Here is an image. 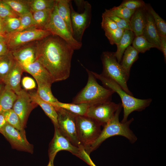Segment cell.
Returning a JSON list of instances; mask_svg holds the SVG:
<instances>
[{
    "label": "cell",
    "instance_id": "obj_1",
    "mask_svg": "<svg viewBox=\"0 0 166 166\" xmlns=\"http://www.w3.org/2000/svg\"><path fill=\"white\" fill-rule=\"evenodd\" d=\"M37 61L53 77L54 82L65 80L70 75L74 49L59 37L51 35L39 41Z\"/></svg>",
    "mask_w": 166,
    "mask_h": 166
},
{
    "label": "cell",
    "instance_id": "obj_2",
    "mask_svg": "<svg viewBox=\"0 0 166 166\" xmlns=\"http://www.w3.org/2000/svg\"><path fill=\"white\" fill-rule=\"evenodd\" d=\"M122 108L121 103H119L118 108L114 116L103 127L101 133L95 141L85 151L89 154L96 149L107 139L116 136H124L132 143L137 140V138L130 128V125L133 121L132 118L125 122H120L119 116Z\"/></svg>",
    "mask_w": 166,
    "mask_h": 166
},
{
    "label": "cell",
    "instance_id": "obj_3",
    "mask_svg": "<svg viewBox=\"0 0 166 166\" xmlns=\"http://www.w3.org/2000/svg\"><path fill=\"white\" fill-rule=\"evenodd\" d=\"M92 73L95 77L100 80L106 88L117 93L120 96L123 108V118L121 121L122 122L127 121L129 115L132 112L135 111H140L145 109L150 105L152 101L151 98L142 99L135 98L126 93L112 80L103 76L101 74L93 71Z\"/></svg>",
    "mask_w": 166,
    "mask_h": 166
},
{
    "label": "cell",
    "instance_id": "obj_4",
    "mask_svg": "<svg viewBox=\"0 0 166 166\" xmlns=\"http://www.w3.org/2000/svg\"><path fill=\"white\" fill-rule=\"evenodd\" d=\"M88 74L85 87L73 98V104L90 103L93 105L111 101L113 91L103 87L97 82L92 71L86 69Z\"/></svg>",
    "mask_w": 166,
    "mask_h": 166
},
{
    "label": "cell",
    "instance_id": "obj_5",
    "mask_svg": "<svg viewBox=\"0 0 166 166\" xmlns=\"http://www.w3.org/2000/svg\"><path fill=\"white\" fill-rule=\"evenodd\" d=\"M114 53L109 51L102 53L101 59L103 65V70L101 74L115 81L126 93L133 96L127 84L130 75L118 62Z\"/></svg>",
    "mask_w": 166,
    "mask_h": 166
},
{
    "label": "cell",
    "instance_id": "obj_6",
    "mask_svg": "<svg viewBox=\"0 0 166 166\" xmlns=\"http://www.w3.org/2000/svg\"><path fill=\"white\" fill-rule=\"evenodd\" d=\"M101 126L93 119L86 116H77L78 138L85 150L97 138L101 131Z\"/></svg>",
    "mask_w": 166,
    "mask_h": 166
},
{
    "label": "cell",
    "instance_id": "obj_7",
    "mask_svg": "<svg viewBox=\"0 0 166 166\" xmlns=\"http://www.w3.org/2000/svg\"><path fill=\"white\" fill-rule=\"evenodd\" d=\"M43 29L49 31L52 35L57 36L66 42L73 49L77 50L82 46L81 42L77 41L69 30L64 21L58 15L55 3L50 18Z\"/></svg>",
    "mask_w": 166,
    "mask_h": 166
},
{
    "label": "cell",
    "instance_id": "obj_8",
    "mask_svg": "<svg viewBox=\"0 0 166 166\" xmlns=\"http://www.w3.org/2000/svg\"><path fill=\"white\" fill-rule=\"evenodd\" d=\"M57 114V127L61 133L74 146H81L77 126V115L64 109L54 107Z\"/></svg>",
    "mask_w": 166,
    "mask_h": 166
},
{
    "label": "cell",
    "instance_id": "obj_9",
    "mask_svg": "<svg viewBox=\"0 0 166 166\" xmlns=\"http://www.w3.org/2000/svg\"><path fill=\"white\" fill-rule=\"evenodd\" d=\"M52 35L48 31L33 26L17 32L6 34V42L10 51L28 43L41 40Z\"/></svg>",
    "mask_w": 166,
    "mask_h": 166
},
{
    "label": "cell",
    "instance_id": "obj_10",
    "mask_svg": "<svg viewBox=\"0 0 166 166\" xmlns=\"http://www.w3.org/2000/svg\"><path fill=\"white\" fill-rule=\"evenodd\" d=\"M84 11L81 13L75 11L71 2L70 3L71 19L73 35L77 41L81 42L85 30L89 26L91 17V6L87 1H84Z\"/></svg>",
    "mask_w": 166,
    "mask_h": 166
},
{
    "label": "cell",
    "instance_id": "obj_11",
    "mask_svg": "<svg viewBox=\"0 0 166 166\" xmlns=\"http://www.w3.org/2000/svg\"><path fill=\"white\" fill-rule=\"evenodd\" d=\"M119 106V103L111 101L95 104L89 108L85 116L103 126L113 117Z\"/></svg>",
    "mask_w": 166,
    "mask_h": 166
},
{
    "label": "cell",
    "instance_id": "obj_12",
    "mask_svg": "<svg viewBox=\"0 0 166 166\" xmlns=\"http://www.w3.org/2000/svg\"><path fill=\"white\" fill-rule=\"evenodd\" d=\"M39 41L28 43L10 51L14 60L22 67L37 60Z\"/></svg>",
    "mask_w": 166,
    "mask_h": 166
},
{
    "label": "cell",
    "instance_id": "obj_13",
    "mask_svg": "<svg viewBox=\"0 0 166 166\" xmlns=\"http://www.w3.org/2000/svg\"><path fill=\"white\" fill-rule=\"evenodd\" d=\"M2 134L14 148L32 153L33 146L27 141L26 137L7 123L0 130Z\"/></svg>",
    "mask_w": 166,
    "mask_h": 166
},
{
    "label": "cell",
    "instance_id": "obj_14",
    "mask_svg": "<svg viewBox=\"0 0 166 166\" xmlns=\"http://www.w3.org/2000/svg\"><path fill=\"white\" fill-rule=\"evenodd\" d=\"M53 137L49 145L48 154L49 160H53L57 153L60 151L69 152L77 156L80 148L73 145L70 141L60 132L57 127H54Z\"/></svg>",
    "mask_w": 166,
    "mask_h": 166
},
{
    "label": "cell",
    "instance_id": "obj_15",
    "mask_svg": "<svg viewBox=\"0 0 166 166\" xmlns=\"http://www.w3.org/2000/svg\"><path fill=\"white\" fill-rule=\"evenodd\" d=\"M17 95L12 109L18 116L24 128L29 114L37 104L32 101L29 93L25 90L22 89Z\"/></svg>",
    "mask_w": 166,
    "mask_h": 166
},
{
    "label": "cell",
    "instance_id": "obj_16",
    "mask_svg": "<svg viewBox=\"0 0 166 166\" xmlns=\"http://www.w3.org/2000/svg\"><path fill=\"white\" fill-rule=\"evenodd\" d=\"M25 71L32 75L36 80L38 86L51 87L54 82L53 79L45 68L38 61L23 67Z\"/></svg>",
    "mask_w": 166,
    "mask_h": 166
},
{
    "label": "cell",
    "instance_id": "obj_17",
    "mask_svg": "<svg viewBox=\"0 0 166 166\" xmlns=\"http://www.w3.org/2000/svg\"><path fill=\"white\" fill-rule=\"evenodd\" d=\"M23 71L22 66L15 61L3 83L5 87L13 91L16 94L22 89L20 82Z\"/></svg>",
    "mask_w": 166,
    "mask_h": 166
},
{
    "label": "cell",
    "instance_id": "obj_18",
    "mask_svg": "<svg viewBox=\"0 0 166 166\" xmlns=\"http://www.w3.org/2000/svg\"><path fill=\"white\" fill-rule=\"evenodd\" d=\"M146 10L145 24L142 35L159 49L160 36L152 15Z\"/></svg>",
    "mask_w": 166,
    "mask_h": 166
},
{
    "label": "cell",
    "instance_id": "obj_19",
    "mask_svg": "<svg viewBox=\"0 0 166 166\" xmlns=\"http://www.w3.org/2000/svg\"><path fill=\"white\" fill-rule=\"evenodd\" d=\"M145 6L136 9L130 19L129 23L135 36L142 35L146 21Z\"/></svg>",
    "mask_w": 166,
    "mask_h": 166
},
{
    "label": "cell",
    "instance_id": "obj_20",
    "mask_svg": "<svg viewBox=\"0 0 166 166\" xmlns=\"http://www.w3.org/2000/svg\"><path fill=\"white\" fill-rule=\"evenodd\" d=\"M32 101L39 105L46 115L52 121L54 126L57 127V114L55 107L51 104L42 99L36 92L29 93Z\"/></svg>",
    "mask_w": 166,
    "mask_h": 166
},
{
    "label": "cell",
    "instance_id": "obj_21",
    "mask_svg": "<svg viewBox=\"0 0 166 166\" xmlns=\"http://www.w3.org/2000/svg\"><path fill=\"white\" fill-rule=\"evenodd\" d=\"M71 2L69 0H56V4L58 15L65 22L69 30L73 35L70 8Z\"/></svg>",
    "mask_w": 166,
    "mask_h": 166
},
{
    "label": "cell",
    "instance_id": "obj_22",
    "mask_svg": "<svg viewBox=\"0 0 166 166\" xmlns=\"http://www.w3.org/2000/svg\"><path fill=\"white\" fill-rule=\"evenodd\" d=\"M135 37V34L132 31L124 30L122 38L116 44L117 50L114 53L118 63H120L125 50L130 45Z\"/></svg>",
    "mask_w": 166,
    "mask_h": 166
},
{
    "label": "cell",
    "instance_id": "obj_23",
    "mask_svg": "<svg viewBox=\"0 0 166 166\" xmlns=\"http://www.w3.org/2000/svg\"><path fill=\"white\" fill-rule=\"evenodd\" d=\"M17 97L14 92L4 86L0 93V114L12 109Z\"/></svg>",
    "mask_w": 166,
    "mask_h": 166
},
{
    "label": "cell",
    "instance_id": "obj_24",
    "mask_svg": "<svg viewBox=\"0 0 166 166\" xmlns=\"http://www.w3.org/2000/svg\"><path fill=\"white\" fill-rule=\"evenodd\" d=\"M54 107L66 109L77 116H85L89 108L94 105L90 103L73 104L64 103L58 101L50 103Z\"/></svg>",
    "mask_w": 166,
    "mask_h": 166
},
{
    "label": "cell",
    "instance_id": "obj_25",
    "mask_svg": "<svg viewBox=\"0 0 166 166\" xmlns=\"http://www.w3.org/2000/svg\"><path fill=\"white\" fill-rule=\"evenodd\" d=\"M139 53L131 45L126 49L124 53L120 64L129 75L131 66L138 58Z\"/></svg>",
    "mask_w": 166,
    "mask_h": 166
},
{
    "label": "cell",
    "instance_id": "obj_26",
    "mask_svg": "<svg viewBox=\"0 0 166 166\" xmlns=\"http://www.w3.org/2000/svg\"><path fill=\"white\" fill-rule=\"evenodd\" d=\"M15 60L10 52L0 57V83L4 82Z\"/></svg>",
    "mask_w": 166,
    "mask_h": 166
},
{
    "label": "cell",
    "instance_id": "obj_27",
    "mask_svg": "<svg viewBox=\"0 0 166 166\" xmlns=\"http://www.w3.org/2000/svg\"><path fill=\"white\" fill-rule=\"evenodd\" d=\"M53 9L38 11L32 13L35 27L43 29L50 18Z\"/></svg>",
    "mask_w": 166,
    "mask_h": 166
},
{
    "label": "cell",
    "instance_id": "obj_28",
    "mask_svg": "<svg viewBox=\"0 0 166 166\" xmlns=\"http://www.w3.org/2000/svg\"><path fill=\"white\" fill-rule=\"evenodd\" d=\"M136 10H131L120 5L109 9H105L104 14L115 16L123 19L129 22L130 19Z\"/></svg>",
    "mask_w": 166,
    "mask_h": 166
},
{
    "label": "cell",
    "instance_id": "obj_29",
    "mask_svg": "<svg viewBox=\"0 0 166 166\" xmlns=\"http://www.w3.org/2000/svg\"><path fill=\"white\" fill-rule=\"evenodd\" d=\"M19 16L30 12L28 0H3Z\"/></svg>",
    "mask_w": 166,
    "mask_h": 166
},
{
    "label": "cell",
    "instance_id": "obj_30",
    "mask_svg": "<svg viewBox=\"0 0 166 166\" xmlns=\"http://www.w3.org/2000/svg\"><path fill=\"white\" fill-rule=\"evenodd\" d=\"M2 114L4 117L7 123L26 136L24 128L22 126L19 117L12 109L5 111Z\"/></svg>",
    "mask_w": 166,
    "mask_h": 166
},
{
    "label": "cell",
    "instance_id": "obj_31",
    "mask_svg": "<svg viewBox=\"0 0 166 166\" xmlns=\"http://www.w3.org/2000/svg\"><path fill=\"white\" fill-rule=\"evenodd\" d=\"M147 10L152 15L160 37H166V22L150 6H146Z\"/></svg>",
    "mask_w": 166,
    "mask_h": 166
},
{
    "label": "cell",
    "instance_id": "obj_32",
    "mask_svg": "<svg viewBox=\"0 0 166 166\" xmlns=\"http://www.w3.org/2000/svg\"><path fill=\"white\" fill-rule=\"evenodd\" d=\"M30 12H34L48 9H53L54 6V0H28Z\"/></svg>",
    "mask_w": 166,
    "mask_h": 166
},
{
    "label": "cell",
    "instance_id": "obj_33",
    "mask_svg": "<svg viewBox=\"0 0 166 166\" xmlns=\"http://www.w3.org/2000/svg\"><path fill=\"white\" fill-rule=\"evenodd\" d=\"M132 46L139 53H144L156 47L150 43L142 35L135 36L132 42Z\"/></svg>",
    "mask_w": 166,
    "mask_h": 166
},
{
    "label": "cell",
    "instance_id": "obj_34",
    "mask_svg": "<svg viewBox=\"0 0 166 166\" xmlns=\"http://www.w3.org/2000/svg\"><path fill=\"white\" fill-rule=\"evenodd\" d=\"M51 87L38 86L36 93L39 97L43 101L49 103L56 102L58 100L53 95Z\"/></svg>",
    "mask_w": 166,
    "mask_h": 166
},
{
    "label": "cell",
    "instance_id": "obj_35",
    "mask_svg": "<svg viewBox=\"0 0 166 166\" xmlns=\"http://www.w3.org/2000/svg\"><path fill=\"white\" fill-rule=\"evenodd\" d=\"M124 30L117 28L115 30H105V35L112 45L117 44L124 34Z\"/></svg>",
    "mask_w": 166,
    "mask_h": 166
},
{
    "label": "cell",
    "instance_id": "obj_36",
    "mask_svg": "<svg viewBox=\"0 0 166 166\" xmlns=\"http://www.w3.org/2000/svg\"><path fill=\"white\" fill-rule=\"evenodd\" d=\"M19 18L20 20V26L13 33L19 32L32 27H35L31 12L20 16Z\"/></svg>",
    "mask_w": 166,
    "mask_h": 166
},
{
    "label": "cell",
    "instance_id": "obj_37",
    "mask_svg": "<svg viewBox=\"0 0 166 166\" xmlns=\"http://www.w3.org/2000/svg\"><path fill=\"white\" fill-rule=\"evenodd\" d=\"M3 20L6 34L14 32L20 26L19 18L10 17Z\"/></svg>",
    "mask_w": 166,
    "mask_h": 166
},
{
    "label": "cell",
    "instance_id": "obj_38",
    "mask_svg": "<svg viewBox=\"0 0 166 166\" xmlns=\"http://www.w3.org/2000/svg\"><path fill=\"white\" fill-rule=\"evenodd\" d=\"M19 16L3 0H0V17L2 20L10 17Z\"/></svg>",
    "mask_w": 166,
    "mask_h": 166
},
{
    "label": "cell",
    "instance_id": "obj_39",
    "mask_svg": "<svg viewBox=\"0 0 166 166\" xmlns=\"http://www.w3.org/2000/svg\"><path fill=\"white\" fill-rule=\"evenodd\" d=\"M120 5L131 10H136L146 5L144 2L141 0H124Z\"/></svg>",
    "mask_w": 166,
    "mask_h": 166
},
{
    "label": "cell",
    "instance_id": "obj_40",
    "mask_svg": "<svg viewBox=\"0 0 166 166\" xmlns=\"http://www.w3.org/2000/svg\"><path fill=\"white\" fill-rule=\"evenodd\" d=\"M102 17L101 25L104 30H115L118 28L115 22L108 16L103 13Z\"/></svg>",
    "mask_w": 166,
    "mask_h": 166
},
{
    "label": "cell",
    "instance_id": "obj_41",
    "mask_svg": "<svg viewBox=\"0 0 166 166\" xmlns=\"http://www.w3.org/2000/svg\"><path fill=\"white\" fill-rule=\"evenodd\" d=\"M104 14L109 17L113 20L116 23L118 28L124 30L132 31L129 22L125 19L115 16Z\"/></svg>",
    "mask_w": 166,
    "mask_h": 166
},
{
    "label": "cell",
    "instance_id": "obj_42",
    "mask_svg": "<svg viewBox=\"0 0 166 166\" xmlns=\"http://www.w3.org/2000/svg\"><path fill=\"white\" fill-rule=\"evenodd\" d=\"M90 166H97L91 159L89 154H88L83 148H80L79 152L77 156Z\"/></svg>",
    "mask_w": 166,
    "mask_h": 166
},
{
    "label": "cell",
    "instance_id": "obj_43",
    "mask_svg": "<svg viewBox=\"0 0 166 166\" xmlns=\"http://www.w3.org/2000/svg\"><path fill=\"white\" fill-rule=\"evenodd\" d=\"M22 85L26 90H31L36 87V84L34 81L29 77H24L22 81Z\"/></svg>",
    "mask_w": 166,
    "mask_h": 166
},
{
    "label": "cell",
    "instance_id": "obj_44",
    "mask_svg": "<svg viewBox=\"0 0 166 166\" xmlns=\"http://www.w3.org/2000/svg\"><path fill=\"white\" fill-rule=\"evenodd\" d=\"M159 50L164 55V61L166 60V37L160 36V46Z\"/></svg>",
    "mask_w": 166,
    "mask_h": 166
},
{
    "label": "cell",
    "instance_id": "obj_45",
    "mask_svg": "<svg viewBox=\"0 0 166 166\" xmlns=\"http://www.w3.org/2000/svg\"><path fill=\"white\" fill-rule=\"evenodd\" d=\"M10 51L6 42H0V57L8 53Z\"/></svg>",
    "mask_w": 166,
    "mask_h": 166
},
{
    "label": "cell",
    "instance_id": "obj_46",
    "mask_svg": "<svg viewBox=\"0 0 166 166\" xmlns=\"http://www.w3.org/2000/svg\"><path fill=\"white\" fill-rule=\"evenodd\" d=\"M0 34L6 36V34L4 22L2 19L0 20Z\"/></svg>",
    "mask_w": 166,
    "mask_h": 166
},
{
    "label": "cell",
    "instance_id": "obj_47",
    "mask_svg": "<svg viewBox=\"0 0 166 166\" xmlns=\"http://www.w3.org/2000/svg\"><path fill=\"white\" fill-rule=\"evenodd\" d=\"M7 122L3 116L0 114V130L6 124Z\"/></svg>",
    "mask_w": 166,
    "mask_h": 166
},
{
    "label": "cell",
    "instance_id": "obj_48",
    "mask_svg": "<svg viewBox=\"0 0 166 166\" xmlns=\"http://www.w3.org/2000/svg\"><path fill=\"white\" fill-rule=\"evenodd\" d=\"M6 36L0 34V42H6Z\"/></svg>",
    "mask_w": 166,
    "mask_h": 166
},
{
    "label": "cell",
    "instance_id": "obj_49",
    "mask_svg": "<svg viewBox=\"0 0 166 166\" xmlns=\"http://www.w3.org/2000/svg\"><path fill=\"white\" fill-rule=\"evenodd\" d=\"M53 161V160H49L48 164L47 166H54Z\"/></svg>",
    "mask_w": 166,
    "mask_h": 166
},
{
    "label": "cell",
    "instance_id": "obj_50",
    "mask_svg": "<svg viewBox=\"0 0 166 166\" xmlns=\"http://www.w3.org/2000/svg\"><path fill=\"white\" fill-rule=\"evenodd\" d=\"M3 88V86L2 84V83H0V93L2 91V89Z\"/></svg>",
    "mask_w": 166,
    "mask_h": 166
},
{
    "label": "cell",
    "instance_id": "obj_51",
    "mask_svg": "<svg viewBox=\"0 0 166 166\" xmlns=\"http://www.w3.org/2000/svg\"><path fill=\"white\" fill-rule=\"evenodd\" d=\"M2 19L0 17V20H2Z\"/></svg>",
    "mask_w": 166,
    "mask_h": 166
}]
</instances>
